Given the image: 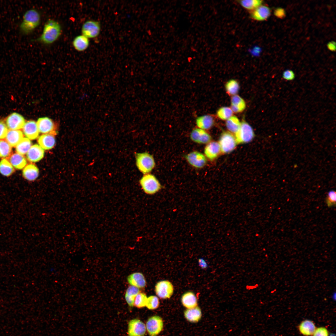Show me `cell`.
<instances>
[{
	"label": "cell",
	"mask_w": 336,
	"mask_h": 336,
	"mask_svg": "<svg viewBox=\"0 0 336 336\" xmlns=\"http://www.w3.org/2000/svg\"><path fill=\"white\" fill-rule=\"evenodd\" d=\"M128 283L138 288L145 287L146 282L144 275L140 272H135L129 275L127 278Z\"/></svg>",
	"instance_id": "19"
},
{
	"label": "cell",
	"mask_w": 336,
	"mask_h": 336,
	"mask_svg": "<svg viewBox=\"0 0 336 336\" xmlns=\"http://www.w3.org/2000/svg\"><path fill=\"white\" fill-rule=\"evenodd\" d=\"M101 27L99 21L91 20H87L82 26V34L89 39L95 38L100 34Z\"/></svg>",
	"instance_id": "6"
},
{
	"label": "cell",
	"mask_w": 336,
	"mask_h": 336,
	"mask_svg": "<svg viewBox=\"0 0 336 336\" xmlns=\"http://www.w3.org/2000/svg\"><path fill=\"white\" fill-rule=\"evenodd\" d=\"M139 288L133 286H129L126 290L125 298L126 301L130 307L133 306V303L136 295L140 292Z\"/></svg>",
	"instance_id": "30"
},
{
	"label": "cell",
	"mask_w": 336,
	"mask_h": 336,
	"mask_svg": "<svg viewBox=\"0 0 336 336\" xmlns=\"http://www.w3.org/2000/svg\"><path fill=\"white\" fill-rule=\"evenodd\" d=\"M226 93L229 95L234 96L238 93L239 88V85L237 81L232 79L228 81L225 85Z\"/></svg>",
	"instance_id": "35"
},
{
	"label": "cell",
	"mask_w": 336,
	"mask_h": 336,
	"mask_svg": "<svg viewBox=\"0 0 336 336\" xmlns=\"http://www.w3.org/2000/svg\"><path fill=\"white\" fill-rule=\"evenodd\" d=\"M9 161L13 167L18 169L24 168L27 163L24 156L17 153H14L10 156Z\"/></svg>",
	"instance_id": "29"
},
{
	"label": "cell",
	"mask_w": 336,
	"mask_h": 336,
	"mask_svg": "<svg viewBox=\"0 0 336 336\" xmlns=\"http://www.w3.org/2000/svg\"><path fill=\"white\" fill-rule=\"evenodd\" d=\"M185 157L190 165L197 168L203 167L207 162L205 156L201 153L196 151L189 153L186 155Z\"/></svg>",
	"instance_id": "11"
},
{
	"label": "cell",
	"mask_w": 336,
	"mask_h": 336,
	"mask_svg": "<svg viewBox=\"0 0 336 336\" xmlns=\"http://www.w3.org/2000/svg\"><path fill=\"white\" fill-rule=\"evenodd\" d=\"M327 47L329 50L332 51H335L336 50V43L334 41L328 42L327 44Z\"/></svg>",
	"instance_id": "45"
},
{
	"label": "cell",
	"mask_w": 336,
	"mask_h": 336,
	"mask_svg": "<svg viewBox=\"0 0 336 336\" xmlns=\"http://www.w3.org/2000/svg\"><path fill=\"white\" fill-rule=\"evenodd\" d=\"M14 170L10 162L6 159H3L0 161V173L3 175L8 176L11 175Z\"/></svg>",
	"instance_id": "34"
},
{
	"label": "cell",
	"mask_w": 336,
	"mask_h": 336,
	"mask_svg": "<svg viewBox=\"0 0 336 336\" xmlns=\"http://www.w3.org/2000/svg\"><path fill=\"white\" fill-rule=\"evenodd\" d=\"M336 193L335 191L331 190L328 193L325 198L327 206L331 208L336 206Z\"/></svg>",
	"instance_id": "40"
},
{
	"label": "cell",
	"mask_w": 336,
	"mask_h": 336,
	"mask_svg": "<svg viewBox=\"0 0 336 336\" xmlns=\"http://www.w3.org/2000/svg\"><path fill=\"white\" fill-rule=\"evenodd\" d=\"M218 143L221 152L224 154L232 151L237 144L235 136L228 132H224L222 134Z\"/></svg>",
	"instance_id": "7"
},
{
	"label": "cell",
	"mask_w": 336,
	"mask_h": 336,
	"mask_svg": "<svg viewBox=\"0 0 336 336\" xmlns=\"http://www.w3.org/2000/svg\"><path fill=\"white\" fill-rule=\"evenodd\" d=\"M139 183L144 193L149 195L155 194L162 188L156 177L149 173L144 174L139 180Z\"/></svg>",
	"instance_id": "3"
},
{
	"label": "cell",
	"mask_w": 336,
	"mask_h": 336,
	"mask_svg": "<svg viewBox=\"0 0 336 336\" xmlns=\"http://www.w3.org/2000/svg\"><path fill=\"white\" fill-rule=\"evenodd\" d=\"M155 291L156 295L160 298H169L173 293V286L172 284L168 281H161L156 284L155 287Z\"/></svg>",
	"instance_id": "9"
},
{
	"label": "cell",
	"mask_w": 336,
	"mask_h": 336,
	"mask_svg": "<svg viewBox=\"0 0 336 336\" xmlns=\"http://www.w3.org/2000/svg\"><path fill=\"white\" fill-rule=\"evenodd\" d=\"M146 324L139 319L130 320L128 325V336H144L146 332Z\"/></svg>",
	"instance_id": "10"
},
{
	"label": "cell",
	"mask_w": 336,
	"mask_h": 336,
	"mask_svg": "<svg viewBox=\"0 0 336 336\" xmlns=\"http://www.w3.org/2000/svg\"><path fill=\"white\" fill-rule=\"evenodd\" d=\"M250 17L252 19L259 21L267 19L271 15L270 8L265 5H262L250 12Z\"/></svg>",
	"instance_id": "15"
},
{
	"label": "cell",
	"mask_w": 336,
	"mask_h": 336,
	"mask_svg": "<svg viewBox=\"0 0 336 336\" xmlns=\"http://www.w3.org/2000/svg\"><path fill=\"white\" fill-rule=\"evenodd\" d=\"M199 263L202 268H206L208 267V265L206 262L202 259L199 260Z\"/></svg>",
	"instance_id": "46"
},
{
	"label": "cell",
	"mask_w": 336,
	"mask_h": 336,
	"mask_svg": "<svg viewBox=\"0 0 336 336\" xmlns=\"http://www.w3.org/2000/svg\"><path fill=\"white\" fill-rule=\"evenodd\" d=\"M62 31V27L59 22L54 19H49L45 23L40 35L32 41L46 45L51 44L58 39Z\"/></svg>",
	"instance_id": "1"
},
{
	"label": "cell",
	"mask_w": 336,
	"mask_h": 336,
	"mask_svg": "<svg viewBox=\"0 0 336 336\" xmlns=\"http://www.w3.org/2000/svg\"><path fill=\"white\" fill-rule=\"evenodd\" d=\"M38 142L39 145L43 149L49 150L54 147L56 140L53 134H44L39 137Z\"/></svg>",
	"instance_id": "24"
},
{
	"label": "cell",
	"mask_w": 336,
	"mask_h": 336,
	"mask_svg": "<svg viewBox=\"0 0 336 336\" xmlns=\"http://www.w3.org/2000/svg\"><path fill=\"white\" fill-rule=\"evenodd\" d=\"M226 126L228 130L235 134L239 129L241 123L238 118L235 116H232L226 120Z\"/></svg>",
	"instance_id": "32"
},
{
	"label": "cell",
	"mask_w": 336,
	"mask_h": 336,
	"mask_svg": "<svg viewBox=\"0 0 336 336\" xmlns=\"http://www.w3.org/2000/svg\"><path fill=\"white\" fill-rule=\"evenodd\" d=\"M235 134V137L237 144L250 142L254 136L253 128L245 120H243L241 123L239 129Z\"/></svg>",
	"instance_id": "5"
},
{
	"label": "cell",
	"mask_w": 336,
	"mask_h": 336,
	"mask_svg": "<svg viewBox=\"0 0 336 336\" xmlns=\"http://www.w3.org/2000/svg\"><path fill=\"white\" fill-rule=\"evenodd\" d=\"M214 123L213 117L208 114L199 116L196 119V124L198 128L204 130L211 128Z\"/></svg>",
	"instance_id": "20"
},
{
	"label": "cell",
	"mask_w": 336,
	"mask_h": 336,
	"mask_svg": "<svg viewBox=\"0 0 336 336\" xmlns=\"http://www.w3.org/2000/svg\"><path fill=\"white\" fill-rule=\"evenodd\" d=\"M336 294L335 292H334L333 293V294L332 295V299H334V300H336Z\"/></svg>",
	"instance_id": "47"
},
{
	"label": "cell",
	"mask_w": 336,
	"mask_h": 336,
	"mask_svg": "<svg viewBox=\"0 0 336 336\" xmlns=\"http://www.w3.org/2000/svg\"><path fill=\"white\" fill-rule=\"evenodd\" d=\"M36 123L39 132L53 135L55 133V124L50 118L47 117L39 118Z\"/></svg>",
	"instance_id": "12"
},
{
	"label": "cell",
	"mask_w": 336,
	"mask_h": 336,
	"mask_svg": "<svg viewBox=\"0 0 336 336\" xmlns=\"http://www.w3.org/2000/svg\"><path fill=\"white\" fill-rule=\"evenodd\" d=\"M181 301L183 306L187 309L197 306V299L194 294L191 292H187L182 296Z\"/></svg>",
	"instance_id": "26"
},
{
	"label": "cell",
	"mask_w": 336,
	"mask_h": 336,
	"mask_svg": "<svg viewBox=\"0 0 336 336\" xmlns=\"http://www.w3.org/2000/svg\"><path fill=\"white\" fill-rule=\"evenodd\" d=\"M221 148L218 142L215 141L210 142L204 148V153L205 156L210 161L215 159L219 155Z\"/></svg>",
	"instance_id": "18"
},
{
	"label": "cell",
	"mask_w": 336,
	"mask_h": 336,
	"mask_svg": "<svg viewBox=\"0 0 336 336\" xmlns=\"http://www.w3.org/2000/svg\"><path fill=\"white\" fill-rule=\"evenodd\" d=\"M233 114V112L231 109L228 107H222L217 112V117L223 120H227L232 116Z\"/></svg>",
	"instance_id": "36"
},
{
	"label": "cell",
	"mask_w": 336,
	"mask_h": 336,
	"mask_svg": "<svg viewBox=\"0 0 336 336\" xmlns=\"http://www.w3.org/2000/svg\"><path fill=\"white\" fill-rule=\"evenodd\" d=\"M135 155L136 165L139 171L144 174L151 172L155 165L152 156L147 152L136 153Z\"/></svg>",
	"instance_id": "4"
},
{
	"label": "cell",
	"mask_w": 336,
	"mask_h": 336,
	"mask_svg": "<svg viewBox=\"0 0 336 336\" xmlns=\"http://www.w3.org/2000/svg\"><path fill=\"white\" fill-rule=\"evenodd\" d=\"M274 15L277 17L282 19L286 16V12L284 9L281 7L276 8L274 11Z\"/></svg>",
	"instance_id": "44"
},
{
	"label": "cell",
	"mask_w": 336,
	"mask_h": 336,
	"mask_svg": "<svg viewBox=\"0 0 336 336\" xmlns=\"http://www.w3.org/2000/svg\"><path fill=\"white\" fill-rule=\"evenodd\" d=\"M39 175V169L33 164H29L25 166L23 170V176L29 181L35 180L38 177Z\"/></svg>",
	"instance_id": "27"
},
{
	"label": "cell",
	"mask_w": 336,
	"mask_h": 336,
	"mask_svg": "<svg viewBox=\"0 0 336 336\" xmlns=\"http://www.w3.org/2000/svg\"><path fill=\"white\" fill-rule=\"evenodd\" d=\"M23 138V133L19 130H8L5 138L6 140L12 147H16Z\"/></svg>",
	"instance_id": "23"
},
{
	"label": "cell",
	"mask_w": 336,
	"mask_h": 336,
	"mask_svg": "<svg viewBox=\"0 0 336 336\" xmlns=\"http://www.w3.org/2000/svg\"><path fill=\"white\" fill-rule=\"evenodd\" d=\"M313 336H329V333L326 328L324 327H320L316 328Z\"/></svg>",
	"instance_id": "42"
},
{
	"label": "cell",
	"mask_w": 336,
	"mask_h": 336,
	"mask_svg": "<svg viewBox=\"0 0 336 336\" xmlns=\"http://www.w3.org/2000/svg\"><path fill=\"white\" fill-rule=\"evenodd\" d=\"M26 154L28 161L31 162H36L43 158L44 151L39 145L35 144L31 146Z\"/></svg>",
	"instance_id": "17"
},
{
	"label": "cell",
	"mask_w": 336,
	"mask_h": 336,
	"mask_svg": "<svg viewBox=\"0 0 336 336\" xmlns=\"http://www.w3.org/2000/svg\"><path fill=\"white\" fill-rule=\"evenodd\" d=\"M25 122L24 118L16 112L10 114L6 120L7 127L12 130H19L22 128Z\"/></svg>",
	"instance_id": "13"
},
{
	"label": "cell",
	"mask_w": 336,
	"mask_h": 336,
	"mask_svg": "<svg viewBox=\"0 0 336 336\" xmlns=\"http://www.w3.org/2000/svg\"><path fill=\"white\" fill-rule=\"evenodd\" d=\"M41 20V14L38 10L34 8L27 10L20 25V32L23 35L31 34L39 26Z\"/></svg>",
	"instance_id": "2"
},
{
	"label": "cell",
	"mask_w": 336,
	"mask_h": 336,
	"mask_svg": "<svg viewBox=\"0 0 336 336\" xmlns=\"http://www.w3.org/2000/svg\"><path fill=\"white\" fill-rule=\"evenodd\" d=\"M238 2L246 9L251 11L262 5L263 1L260 0H239Z\"/></svg>",
	"instance_id": "33"
},
{
	"label": "cell",
	"mask_w": 336,
	"mask_h": 336,
	"mask_svg": "<svg viewBox=\"0 0 336 336\" xmlns=\"http://www.w3.org/2000/svg\"><path fill=\"white\" fill-rule=\"evenodd\" d=\"M12 151L11 146L6 140H0V157L9 156Z\"/></svg>",
	"instance_id": "38"
},
{
	"label": "cell",
	"mask_w": 336,
	"mask_h": 336,
	"mask_svg": "<svg viewBox=\"0 0 336 336\" xmlns=\"http://www.w3.org/2000/svg\"><path fill=\"white\" fill-rule=\"evenodd\" d=\"M7 125L2 121H0V139L5 138L8 131Z\"/></svg>",
	"instance_id": "43"
},
{
	"label": "cell",
	"mask_w": 336,
	"mask_h": 336,
	"mask_svg": "<svg viewBox=\"0 0 336 336\" xmlns=\"http://www.w3.org/2000/svg\"><path fill=\"white\" fill-rule=\"evenodd\" d=\"M316 328L314 322L309 320H306L302 321L298 326L300 332L305 336L313 335Z\"/></svg>",
	"instance_id": "22"
},
{
	"label": "cell",
	"mask_w": 336,
	"mask_h": 336,
	"mask_svg": "<svg viewBox=\"0 0 336 336\" xmlns=\"http://www.w3.org/2000/svg\"><path fill=\"white\" fill-rule=\"evenodd\" d=\"M22 128L24 134L30 140L35 139L39 136L40 132L37 123L33 120L25 122Z\"/></svg>",
	"instance_id": "16"
},
{
	"label": "cell",
	"mask_w": 336,
	"mask_h": 336,
	"mask_svg": "<svg viewBox=\"0 0 336 336\" xmlns=\"http://www.w3.org/2000/svg\"><path fill=\"white\" fill-rule=\"evenodd\" d=\"M31 146L30 140L24 138L16 146V150L17 153L23 155L27 153Z\"/></svg>",
	"instance_id": "31"
},
{
	"label": "cell",
	"mask_w": 336,
	"mask_h": 336,
	"mask_svg": "<svg viewBox=\"0 0 336 336\" xmlns=\"http://www.w3.org/2000/svg\"><path fill=\"white\" fill-rule=\"evenodd\" d=\"M190 138L193 142L199 144H208L211 140V136L205 130L198 128L192 130Z\"/></svg>",
	"instance_id": "14"
},
{
	"label": "cell",
	"mask_w": 336,
	"mask_h": 336,
	"mask_svg": "<svg viewBox=\"0 0 336 336\" xmlns=\"http://www.w3.org/2000/svg\"><path fill=\"white\" fill-rule=\"evenodd\" d=\"M202 314L200 308L198 306L187 309L184 312V316L186 320L192 323H197L201 319Z\"/></svg>",
	"instance_id": "25"
},
{
	"label": "cell",
	"mask_w": 336,
	"mask_h": 336,
	"mask_svg": "<svg viewBox=\"0 0 336 336\" xmlns=\"http://www.w3.org/2000/svg\"><path fill=\"white\" fill-rule=\"evenodd\" d=\"M231 109L233 112L238 113L243 111L246 107L244 100L240 96H233L231 100Z\"/></svg>",
	"instance_id": "28"
},
{
	"label": "cell",
	"mask_w": 336,
	"mask_h": 336,
	"mask_svg": "<svg viewBox=\"0 0 336 336\" xmlns=\"http://www.w3.org/2000/svg\"><path fill=\"white\" fill-rule=\"evenodd\" d=\"M147 297L143 292H139L136 296L133 303V306L139 308L146 306Z\"/></svg>",
	"instance_id": "37"
},
{
	"label": "cell",
	"mask_w": 336,
	"mask_h": 336,
	"mask_svg": "<svg viewBox=\"0 0 336 336\" xmlns=\"http://www.w3.org/2000/svg\"><path fill=\"white\" fill-rule=\"evenodd\" d=\"M146 326L149 336H156L163 329L162 319L157 315L151 316L147 320Z\"/></svg>",
	"instance_id": "8"
},
{
	"label": "cell",
	"mask_w": 336,
	"mask_h": 336,
	"mask_svg": "<svg viewBox=\"0 0 336 336\" xmlns=\"http://www.w3.org/2000/svg\"><path fill=\"white\" fill-rule=\"evenodd\" d=\"M282 77L285 80L290 81L294 80L296 76L294 72L292 70L287 69L282 72Z\"/></svg>",
	"instance_id": "41"
},
{
	"label": "cell",
	"mask_w": 336,
	"mask_h": 336,
	"mask_svg": "<svg viewBox=\"0 0 336 336\" xmlns=\"http://www.w3.org/2000/svg\"><path fill=\"white\" fill-rule=\"evenodd\" d=\"M89 39L82 35L76 36L72 41V45L74 49L79 52L83 51L89 46Z\"/></svg>",
	"instance_id": "21"
},
{
	"label": "cell",
	"mask_w": 336,
	"mask_h": 336,
	"mask_svg": "<svg viewBox=\"0 0 336 336\" xmlns=\"http://www.w3.org/2000/svg\"><path fill=\"white\" fill-rule=\"evenodd\" d=\"M160 302L158 298L155 296H151L147 297L146 306L149 309L153 310L159 306Z\"/></svg>",
	"instance_id": "39"
}]
</instances>
